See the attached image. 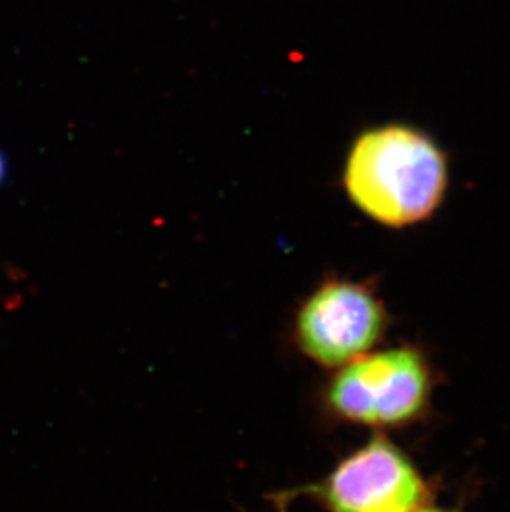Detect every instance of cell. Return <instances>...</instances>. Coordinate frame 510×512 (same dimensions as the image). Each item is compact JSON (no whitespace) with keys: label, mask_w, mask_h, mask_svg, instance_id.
I'll return each instance as SVG.
<instances>
[{"label":"cell","mask_w":510,"mask_h":512,"mask_svg":"<svg viewBox=\"0 0 510 512\" xmlns=\"http://www.w3.org/2000/svg\"><path fill=\"white\" fill-rule=\"evenodd\" d=\"M345 188L373 221L405 228L439 208L448 188V161L424 131L401 123L380 126L352 146Z\"/></svg>","instance_id":"obj_1"},{"label":"cell","mask_w":510,"mask_h":512,"mask_svg":"<svg viewBox=\"0 0 510 512\" xmlns=\"http://www.w3.org/2000/svg\"><path fill=\"white\" fill-rule=\"evenodd\" d=\"M433 377L416 348L365 353L343 367L328 388L335 415L358 425L396 428L418 420L428 406Z\"/></svg>","instance_id":"obj_2"},{"label":"cell","mask_w":510,"mask_h":512,"mask_svg":"<svg viewBox=\"0 0 510 512\" xmlns=\"http://www.w3.org/2000/svg\"><path fill=\"white\" fill-rule=\"evenodd\" d=\"M386 329V312L373 290L357 282L330 281L305 302L297 340L323 367H345L368 353Z\"/></svg>","instance_id":"obj_3"},{"label":"cell","mask_w":510,"mask_h":512,"mask_svg":"<svg viewBox=\"0 0 510 512\" xmlns=\"http://www.w3.org/2000/svg\"><path fill=\"white\" fill-rule=\"evenodd\" d=\"M317 493L330 512H416L429 498L418 469L383 436L343 459Z\"/></svg>","instance_id":"obj_4"},{"label":"cell","mask_w":510,"mask_h":512,"mask_svg":"<svg viewBox=\"0 0 510 512\" xmlns=\"http://www.w3.org/2000/svg\"><path fill=\"white\" fill-rule=\"evenodd\" d=\"M7 173H9V163H7V158H5L4 153L0 150V186L5 183Z\"/></svg>","instance_id":"obj_5"},{"label":"cell","mask_w":510,"mask_h":512,"mask_svg":"<svg viewBox=\"0 0 510 512\" xmlns=\"http://www.w3.org/2000/svg\"><path fill=\"white\" fill-rule=\"evenodd\" d=\"M416 512H449V511H443V509H434V508H428V506H424V508L418 509Z\"/></svg>","instance_id":"obj_6"}]
</instances>
